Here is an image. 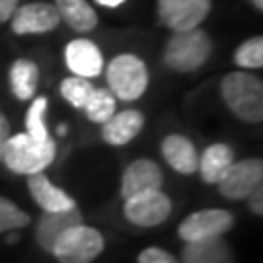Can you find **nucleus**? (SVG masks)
Listing matches in <instances>:
<instances>
[{
    "label": "nucleus",
    "mask_w": 263,
    "mask_h": 263,
    "mask_svg": "<svg viewBox=\"0 0 263 263\" xmlns=\"http://www.w3.org/2000/svg\"><path fill=\"white\" fill-rule=\"evenodd\" d=\"M220 96L226 107L244 123L263 121V82L261 78L236 70L222 78Z\"/></svg>",
    "instance_id": "1"
},
{
    "label": "nucleus",
    "mask_w": 263,
    "mask_h": 263,
    "mask_svg": "<svg viewBox=\"0 0 263 263\" xmlns=\"http://www.w3.org/2000/svg\"><path fill=\"white\" fill-rule=\"evenodd\" d=\"M57 156L55 141H35L28 133H16L10 135L8 142L4 146L2 164L18 174V176H33L39 172H45L53 164Z\"/></svg>",
    "instance_id": "2"
},
{
    "label": "nucleus",
    "mask_w": 263,
    "mask_h": 263,
    "mask_svg": "<svg viewBox=\"0 0 263 263\" xmlns=\"http://www.w3.org/2000/svg\"><path fill=\"white\" fill-rule=\"evenodd\" d=\"M213 51V43L201 28L174 31L164 49V63L176 72H193L205 65Z\"/></svg>",
    "instance_id": "3"
},
{
    "label": "nucleus",
    "mask_w": 263,
    "mask_h": 263,
    "mask_svg": "<svg viewBox=\"0 0 263 263\" xmlns=\"http://www.w3.org/2000/svg\"><path fill=\"white\" fill-rule=\"evenodd\" d=\"M105 80L117 100L135 102L148 88V68L144 61L133 53H121L113 59L105 68Z\"/></svg>",
    "instance_id": "4"
},
{
    "label": "nucleus",
    "mask_w": 263,
    "mask_h": 263,
    "mask_svg": "<svg viewBox=\"0 0 263 263\" xmlns=\"http://www.w3.org/2000/svg\"><path fill=\"white\" fill-rule=\"evenodd\" d=\"M105 240L92 226L76 224L57 238L51 255L59 263H92L104 252Z\"/></svg>",
    "instance_id": "5"
},
{
    "label": "nucleus",
    "mask_w": 263,
    "mask_h": 263,
    "mask_svg": "<svg viewBox=\"0 0 263 263\" xmlns=\"http://www.w3.org/2000/svg\"><path fill=\"white\" fill-rule=\"evenodd\" d=\"M172 199L162 189H151L125 199V218L135 226L152 228L166 222L172 215Z\"/></svg>",
    "instance_id": "6"
},
{
    "label": "nucleus",
    "mask_w": 263,
    "mask_h": 263,
    "mask_svg": "<svg viewBox=\"0 0 263 263\" xmlns=\"http://www.w3.org/2000/svg\"><path fill=\"white\" fill-rule=\"evenodd\" d=\"M234 215L224 209H201L181 220L178 236L183 242H201L211 238H222L234 228Z\"/></svg>",
    "instance_id": "7"
},
{
    "label": "nucleus",
    "mask_w": 263,
    "mask_h": 263,
    "mask_svg": "<svg viewBox=\"0 0 263 263\" xmlns=\"http://www.w3.org/2000/svg\"><path fill=\"white\" fill-rule=\"evenodd\" d=\"M216 185L218 193L224 199L230 201L248 199L255 189L263 185V160L246 158L234 162Z\"/></svg>",
    "instance_id": "8"
},
{
    "label": "nucleus",
    "mask_w": 263,
    "mask_h": 263,
    "mask_svg": "<svg viewBox=\"0 0 263 263\" xmlns=\"http://www.w3.org/2000/svg\"><path fill=\"white\" fill-rule=\"evenodd\" d=\"M213 0H158V20L172 31L199 28L211 12Z\"/></svg>",
    "instance_id": "9"
},
{
    "label": "nucleus",
    "mask_w": 263,
    "mask_h": 263,
    "mask_svg": "<svg viewBox=\"0 0 263 263\" xmlns=\"http://www.w3.org/2000/svg\"><path fill=\"white\" fill-rule=\"evenodd\" d=\"M8 22L16 35H33V33H49L57 29L61 24V18L55 4L29 2L24 6H18Z\"/></svg>",
    "instance_id": "10"
},
{
    "label": "nucleus",
    "mask_w": 263,
    "mask_h": 263,
    "mask_svg": "<svg viewBox=\"0 0 263 263\" xmlns=\"http://www.w3.org/2000/svg\"><path fill=\"white\" fill-rule=\"evenodd\" d=\"M162 185H164V172L154 160H133L121 176V197L129 199L131 195L142 191L162 189Z\"/></svg>",
    "instance_id": "11"
},
{
    "label": "nucleus",
    "mask_w": 263,
    "mask_h": 263,
    "mask_svg": "<svg viewBox=\"0 0 263 263\" xmlns=\"http://www.w3.org/2000/svg\"><path fill=\"white\" fill-rule=\"evenodd\" d=\"M65 63L74 76L96 78L104 72V55L90 39H74L65 47Z\"/></svg>",
    "instance_id": "12"
},
{
    "label": "nucleus",
    "mask_w": 263,
    "mask_h": 263,
    "mask_svg": "<svg viewBox=\"0 0 263 263\" xmlns=\"http://www.w3.org/2000/svg\"><path fill=\"white\" fill-rule=\"evenodd\" d=\"M28 189L33 201L43 209V213H61V211L76 209L74 199L65 189L57 187L43 172L28 176Z\"/></svg>",
    "instance_id": "13"
},
{
    "label": "nucleus",
    "mask_w": 263,
    "mask_h": 263,
    "mask_svg": "<svg viewBox=\"0 0 263 263\" xmlns=\"http://www.w3.org/2000/svg\"><path fill=\"white\" fill-rule=\"evenodd\" d=\"M144 127V115L139 109H125L113 113L105 123H102V137L111 146L129 144L133 139L139 137Z\"/></svg>",
    "instance_id": "14"
},
{
    "label": "nucleus",
    "mask_w": 263,
    "mask_h": 263,
    "mask_svg": "<svg viewBox=\"0 0 263 263\" xmlns=\"http://www.w3.org/2000/svg\"><path fill=\"white\" fill-rule=\"evenodd\" d=\"M162 156L170 164V168L183 174V176H191L197 172L199 166V152L195 144L189 141L183 135H168L162 141Z\"/></svg>",
    "instance_id": "15"
},
{
    "label": "nucleus",
    "mask_w": 263,
    "mask_h": 263,
    "mask_svg": "<svg viewBox=\"0 0 263 263\" xmlns=\"http://www.w3.org/2000/svg\"><path fill=\"white\" fill-rule=\"evenodd\" d=\"M76 224H82V215L78 213V209L61 211V213H43L35 228V240L41 246V250L51 254L57 238Z\"/></svg>",
    "instance_id": "16"
},
{
    "label": "nucleus",
    "mask_w": 263,
    "mask_h": 263,
    "mask_svg": "<svg viewBox=\"0 0 263 263\" xmlns=\"http://www.w3.org/2000/svg\"><path fill=\"white\" fill-rule=\"evenodd\" d=\"M181 263H236L234 252L222 238L201 242H185L181 250Z\"/></svg>",
    "instance_id": "17"
},
{
    "label": "nucleus",
    "mask_w": 263,
    "mask_h": 263,
    "mask_svg": "<svg viewBox=\"0 0 263 263\" xmlns=\"http://www.w3.org/2000/svg\"><path fill=\"white\" fill-rule=\"evenodd\" d=\"M234 162V148L226 142H215V144L207 146L203 154L199 156L197 172L201 174V179L205 183H215L216 185Z\"/></svg>",
    "instance_id": "18"
},
{
    "label": "nucleus",
    "mask_w": 263,
    "mask_h": 263,
    "mask_svg": "<svg viewBox=\"0 0 263 263\" xmlns=\"http://www.w3.org/2000/svg\"><path fill=\"white\" fill-rule=\"evenodd\" d=\"M39 84V66L29 59H16L10 66V88L20 102L35 98Z\"/></svg>",
    "instance_id": "19"
},
{
    "label": "nucleus",
    "mask_w": 263,
    "mask_h": 263,
    "mask_svg": "<svg viewBox=\"0 0 263 263\" xmlns=\"http://www.w3.org/2000/svg\"><path fill=\"white\" fill-rule=\"evenodd\" d=\"M55 8L61 22L78 33H88L98 26V14L86 0H55Z\"/></svg>",
    "instance_id": "20"
},
{
    "label": "nucleus",
    "mask_w": 263,
    "mask_h": 263,
    "mask_svg": "<svg viewBox=\"0 0 263 263\" xmlns=\"http://www.w3.org/2000/svg\"><path fill=\"white\" fill-rule=\"evenodd\" d=\"M84 111L90 121L102 125L113 113H117V98L109 92V88H96L88 104L84 105Z\"/></svg>",
    "instance_id": "21"
},
{
    "label": "nucleus",
    "mask_w": 263,
    "mask_h": 263,
    "mask_svg": "<svg viewBox=\"0 0 263 263\" xmlns=\"http://www.w3.org/2000/svg\"><path fill=\"white\" fill-rule=\"evenodd\" d=\"M94 90L96 86L90 82V78H82V76L72 74L61 82V96L76 109H84Z\"/></svg>",
    "instance_id": "22"
},
{
    "label": "nucleus",
    "mask_w": 263,
    "mask_h": 263,
    "mask_svg": "<svg viewBox=\"0 0 263 263\" xmlns=\"http://www.w3.org/2000/svg\"><path fill=\"white\" fill-rule=\"evenodd\" d=\"M45 113H47V98L37 96L29 105L26 113V133L35 141H49V129L45 125Z\"/></svg>",
    "instance_id": "23"
},
{
    "label": "nucleus",
    "mask_w": 263,
    "mask_h": 263,
    "mask_svg": "<svg viewBox=\"0 0 263 263\" xmlns=\"http://www.w3.org/2000/svg\"><path fill=\"white\" fill-rule=\"evenodd\" d=\"M31 222V216L12 203L10 199L0 197V234L4 232H16Z\"/></svg>",
    "instance_id": "24"
},
{
    "label": "nucleus",
    "mask_w": 263,
    "mask_h": 263,
    "mask_svg": "<svg viewBox=\"0 0 263 263\" xmlns=\"http://www.w3.org/2000/svg\"><path fill=\"white\" fill-rule=\"evenodd\" d=\"M234 63L240 68H261L263 66V39L259 35L246 39L234 51Z\"/></svg>",
    "instance_id": "25"
},
{
    "label": "nucleus",
    "mask_w": 263,
    "mask_h": 263,
    "mask_svg": "<svg viewBox=\"0 0 263 263\" xmlns=\"http://www.w3.org/2000/svg\"><path fill=\"white\" fill-rule=\"evenodd\" d=\"M139 263H181L170 252L162 250V248H156V246H151V248H144L141 254H139Z\"/></svg>",
    "instance_id": "26"
},
{
    "label": "nucleus",
    "mask_w": 263,
    "mask_h": 263,
    "mask_svg": "<svg viewBox=\"0 0 263 263\" xmlns=\"http://www.w3.org/2000/svg\"><path fill=\"white\" fill-rule=\"evenodd\" d=\"M10 135V123L6 119V115L4 113H0V164H2V154H4V146H6V142H8Z\"/></svg>",
    "instance_id": "27"
},
{
    "label": "nucleus",
    "mask_w": 263,
    "mask_h": 263,
    "mask_svg": "<svg viewBox=\"0 0 263 263\" xmlns=\"http://www.w3.org/2000/svg\"><path fill=\"white\" fill-rule=\"evenodd\" d=\"M248 203H250V211L252 213H255L257 216H261L263 215V187H257L248 197Z\"/></svg>",
    "instance_id": "28"
},
{
    "label": "nucleus",
    "mask_w": 263,
    "mask_h": 263,
    "mask_svg": "<svg viewBox=\"0 0 263 263\" xmlns=\"http://www.w3.org/2000/svg\"><path fill=\"white\" fill-rule=\"evenodd\" d=\"M18 6H20V0H0V24L2 22H8Z\"/></svg>",
    "instance_id": "29"
},
{
    "label": "nucleus",
    "mask_w": 263,
    "mask_h": 263,
    "mask_svg": "<svg viewBox=\"0 0 263 263\" xmlns=\"http://www.w3.org/2000/svg\"><path fill=\"white\" fill-rule=\"evenodd\" d=\"M100 6H105V8H117V6H121L125 0H96Z\"/></svg>",
    "instance_id": "30"
},
{
    "label": "nucleus",
    "mask_w": 263,
    "mask_h": 263,
    "mask_svg": "<svg viewBox=\"0 0 263 263\" xmlns=\"http://www.w3.org/2000/svg\"><path fill=\"white\" fill-rule=\"evenodd\" d=\"M250 2H252V6H254L257 12H261L263 10V0H250Z\"/></svg>",
    "instance_id": "31"
},
{
    "label": "nucleus",
    "mask_w": 263,
    "mask_h": 263,
    "mask_svg": "<svg viewBox=\"0 0 263 263\" xmlns=\"http://www.w3.org/2000/svg\"><path fill=\"white\" fill-rule=\"evenodd\" d=\"M59 135H66V125H61V127H59Z\"/></svg>",
    "instance_id": "32"
},
{
    "label": "nucleus",
    "mask_w": 263,
    "mask_h": 263,
    "mask_svg": "<svg viewBox=\"0 0 263 263\" xmlns=\"http://www.w3.org/2000/svg\"><path fill=\"white\" fill-rule=\"evenodd\" d=\"M16 238H18V236H16V234H10V236H8L10 244H14V242H16Z\"/></svg>",
    "instance_id": "33"
}]
</instances>
